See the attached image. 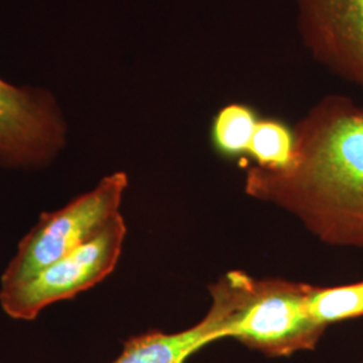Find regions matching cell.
I'll return each mask as SVG.
<instances>
[{
    "label": "cell",
    "instance_id": "8",
    "mask_svg": "<svg viewBox=\"0 0 363 363\" xmlns=\"http://www.w3.org/2000/svg\"><path fill=\"white\" fill-rule=\"evenodd\" d=\"M259 120L257 112L250 105H223L211 121L210 140L214 151L226 159L247 155Z\"/></svg>",
    "mask_w": 363,
    "mask_h": 363
},
{
    "label": "cell",
    "instance_id": "10",
    "mask_svg": "<svg viewBox=\"0 0 363 363\" xmlns=\"http://www.w3.org/2000/svg\"><path fill=\"white\" fill-rule=\"evenodd\" d=\"M295 152V132L279 118H261L249 144L247 156L255 166L265 169H284Z\"/></svg>",
    "mask_w": 363,
    "mask_h": 363
},
{
    "label": "cell",
    "instance_id": "9",
    "mask_svg": "<svg viewBox=\"0 0 363 363\" xmlns=\"http://www.w3.org/2000/svg\"><path fill=\"white\" fill-rule=\"evenodd\" d=\"M307 308L312 319L328 328L363 316V280L337 286H312Z\"/></svg>",
    "mask_w": 363,
    "mask_h": 363
},
{
    "label": "cell",
    "instance_id": "3",
    "mask_svg": "<svg viewBox=\"0 0 363 363\" xmlns=\"http://www.w3.org/2000/svg\"><path fill=\"white\" fill-rule=\"evenodd\" d=\"M127 187V174L113 172L64 208L40 214L38 222L19 241L15 256L0 277V288L22 284L86 244L120 213Z\"/></svg>",
    "mask_w": 363,
    "mask_h": 363
},
{
    "label": "cell",
    "instance_id": "5",
    "mask_svg": "<svg viewBox=\"0 0 363 363\" xmlns=\"http://www.w3.org/2000/svg\"><path fill=\"white\" fill-rule=\"evenodd\" d=\"M65 143V120L49 93L16 88L0 78V164L40 169Z\"/></svg>",
    "mask_w": 363,
    "mask_h": 363
},
{
    "label": "cell",
    "instance_id": "7",
    "mask_svg": "<svg viewBox=\"0 0 363 363\" xmlns=\"http://www.w3.org/2000/svg\"><path fill=\"white\" fill-rule=\"evenodd\" d=\"M216 340L217 323L208 312L201 322L179 333L151 330L128 337L111 363H187L193 354Z\"/></svg>",
    "mask_w": 363,
    "mask_h": 363
},
{
    "label": "cell",
    "instance_id": "2",
    "mask_svg": "<svg viewBox=\"0 0 363 363\" xmlns=\"http://www.w3.org/2000/svg\"><path fill=\"white\" fill-rule=\"evenodd\" d=\"M311 286L286 279H256L242 271L225 273L208 286V311L220 322L218 340L232 337L271 358L313 350L327 328L307 308Z\"/></svg>",
    "mask_w": 363,
    "mask_h": 363
},
{
    "label": "cell",
    "instance_id": "4",
    "mask_svg": "<svg viewBox=\"0 0 363 363\" xmlns=\"http://www.w3.org/2000/svg\"><path fill=\"white\" fill-rule=\"evenodd\" d=\"M127 235L118 213L91 240L18 286L0 288V307L15 320H34L46 307L91 289L116 268Z\"/></svg>",
    "mask_w": 363,
    "mask_h": 363
},
{
    "label": "cell",
    "instance_id": "6",
    "mask_svg": "<svg viewBox=\"0 0 363 363\" xmlns=\"http://www.w3.org/2000/svg\"><path fill=\"white\" fill-rule=\"evenodd\" d=\"M301 43L312 58L363 94V0H294Z\"/></svg>",
    "mask_w": 363,
    "mask_h": 363
},
{
    "label": "cell",
    "instance_id": "1",
    "mask_svg": "<svg viewBox=\"0 0 363 363\" xmlns=\"http://www.w3.org/2000/svg\"><path fill=\"white\" fill-rule=\"evenodd\" d=\"M294 132L291 164L249 166L245 193L291 213L325 245L363 249V106L328 94Z\"/></svg>",
    "mask_w": 363,
    "mask_h": 363
},
{
    "label": "cell",
    "instance_id": "11",
    "mask_svg": "<svg viewBox=\"0 0 363 363\" xmlns=\"http://www.w3.org/2000/svg\"><path fill=\"white\" fill-rule=\"evenodd\" d=\"M361 363H363V361H362V362H361Z\"/></svg>",
    "mask_w": 363,
    "mask_h": 363
}]
</instances>
